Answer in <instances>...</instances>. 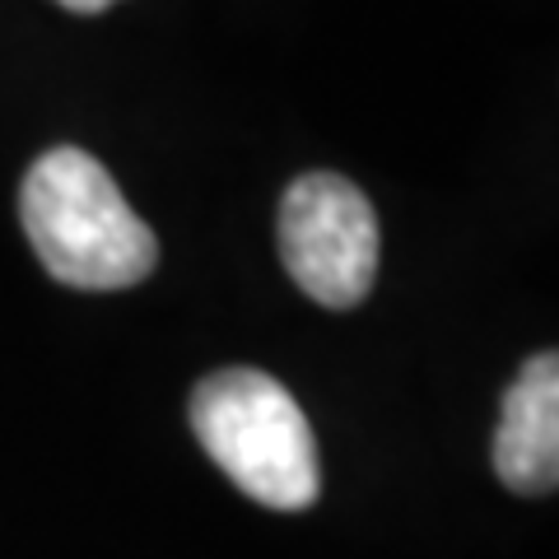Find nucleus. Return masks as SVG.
I'll use <instances>...</instances> for the list:
<instances>
[{
	"label": "nucleus",
	"instance_id": "obj_5",
	"mask_svg": "<svg viewBox=\"0 0 559 559\" xmlns=\"http://www.w3.org/2000/svg\"><path fill=\"white\" fill-rule=\"evenodd\" d=\"M57 5H66V10H75V14H98V10H108V5H117V0H57Z\"/></svg>",
	"mask_w": 559,
	"mask_h": 559
},
{
	"label": "nucleus",
	"instance_id": "obj_1",
	"mask_svg": "<svg viewBox=\"0 0 559 559\" xmlns=\"http://www.w3.org/2000/svg\"><path fill=\"white\" fill-rule=\"evenodd\" d=\"M20 219L47 275L70 289H131L159 266L150 224L127 205L112 173L75 145L47 150L28 168Z\"/></svg>",
	"mask_w": 559,
	"mask_h": 559
},
{
	"label": "nucleus",
	"instance_id": "obj_2",
	"mask_svg": "<svg viewBox=\"0 0 559 559\" xmlns=\"http://www.w3.org/2000/svg\"><path fill=\"white\" fill-rule=\"evenodd\" d=\"M191 429L205 457L242 495L299 513L322 495L318 439L304 406L261 369H219L191 392Z\"/></svg>",
	"mask_w": 559,
	"mask_h": 559
},
{
	"label": "nucleus",
	"instance_id": "obj_4",
	"mask_svg": "<svg viewBox=\"0 0 559 559\" xmlns=\"http://www.w3.org/2000/svg\"><path fill=\"white\" fill-rule=\"evenodd\" d=\"M495 476L518 495H555L559 485V359L532 355L499 406Z\"/></svg>",
	"mask_w": 559,
	"mask_h": 559
},
{
	"label": "nucleus",
	"instance_id": "obj_3",
	"mask_svg": "<svg viewBox=\"0 0 559 559\" xmlns=\"http://www.w3.org/2000/svg\"><path fill=\"white\" fill-rule=\"evenodd\" d=\"M280 261L312 304L355 308L378 280V215L341 173L294 178L275 219Z\"/></svg>",
	"mask_w": 559,
	"mask_h": 559
}]
</instances>
